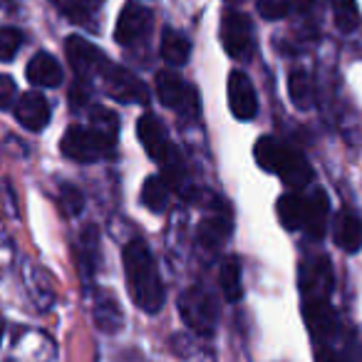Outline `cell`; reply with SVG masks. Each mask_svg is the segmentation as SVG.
Returning <instances> with one entry per match:
<instances>
[{"label":"cell","instance_id":"6da1fadb","mask_svg":"<svg viewBox=\"0 0 362 362\" xmlns=\"http://www.w3.org/2000/svg\"><path fill=\"white\" fill-rule=\"evenodd\" d=\"M124 276L127 291L136 308L154 315L164 305V283H161L159 268L146 248L144 241H129L124 246Z\"/></svg>","mask_w":362,"mask_h":362},{"label":"cell","instance_id":"7a4b0ae2","mask_svg":"<svg viewBox=\"0 0 362 362\" xmlns=\"http://www.w3.org/2000/svg\"><path fill=\"white\" fill-rule=\"evenodd\" d=\"M115 141L112 136L102 134L95 127H80L72 124L70 129L65 132L60 141V149L67 159L77 161V164H92V161H100L105 156L115 154Z\"/></svg>","mask_w":362,"mask_h":362},{"label":"cell","instance_id":"3957f363","mask_svg":"<svg viewBox=\"0 0 362 362\" xmlns=\"http://www.w3.org/2000/svg\"><path fill=\"white\" fill-rule=\"evenodd\" d=\"M179 313L181 320L187 322L197 335H214L218 322V308L216 300L209 291H204L202 286H194L189 291L181 293L179 298Z\"/></svg>","mask_w":362,"mask_h":362},{"label":"cell","instance_id":"277c9868","mask_svg":"<svg viewBox=\"0 0 362 362\" xmlns=\"http://www.w3.org/2000/svg\"><path fill=\"white\" fill-rule=\"evenodd\" d=\"M156 97L164 107L174 110L181 117L199 115V92L176 72L164 70L156 75Z\"/></svg>","mask_w":362,"mask_h":362},{"label":"cell","instance_id":"5b68a950","mask_svg":"<svg viewBox=\"0 0 362 362\" xmlns=\"http://www.w3.org/2000/svg\"><path fill=\"white\" fill-rule=\"evenodd\" d=\"M65 52H67V60H70L72 70H75V75L87 82L100 80L102 72H105L107 65H110L105 52L97 50L90 40H85V37H80V35L67 37Z\"/></svg>","mask_w":362,"mask_h":362},{"label":"cell","instance_id":"8992f818","mask_svg":"<svg viewBox=\"0 0 362 362\" xmlns=\"http://www.w3.org/2000/svg\"><path fill=\"white\" fill-rule=\"evenodd\" d=\"M221 45L236 60H248L253 52V25L243 13L223 11L221 16Z\"/></svg>","mask_w":362,"mask_h":362},{"label":"cell","instance_id":"52a82bcc","mask_svg":"<svg viewBox=\"0 0 362 362\" xmlns=\"http://www.w3.org/2000/svg\"><path fill=\"white\" fill-rule=\"evenodd\" d=\"M102 85H105V92L117 102H124V105H132V102H139L144 105L149 100V92H146L144 82L139 77H134L129 70L119 65H107V70L102 72Z\"/></svg>","mask_w":362,"mask_h":362},{"label":"cell","instance_id":"ba28073f","mask_svg":"<svg viewBox=\"0 0 362 362\" xmlns=\"http://www.w3.org/2000/svg\"><path fill=\"white\" fill-rule=\"evenodd\" d=\"M300 154V151L291 149L288 144H283L276 136H261L253 146V156H256L258 166L268 174H278L283 176L286 169L293 164V159Z\"/></svg>","mask_w":362,"mask_h":362},{"label":"cell","instance_id":"9c48e42d","mask_svg":"<svg viewBox=\"0 0 362 362\" xmlns=\"http://www.w3.org/2000/svg\"><path fill=\"white\" fill-rule=\"evenodd\" d=\"M228 107H231V115L241 122H248L258 115V97L246 72L233 70L228 75Z\"/></svg>","mask_w":362,"mask_h":362},{"label":"cell","instance_id":"30bf717a","mask_svg":"<svg viewBox=\"0 0 362 362\" xmlns=\"http://www.w3.org/2000/svg\"><path fill=\"white\" fill-rule=\"evenodd\" d=\"M149 28H151V11L136 6V3H129V6L122 8L119 18H117L115 40L124 47L134 45V42H139L149 33Z\"/></svg>","mask_w":362,"mask_h":362},{"label":"cell","instance_id":"8fae6325","mask_svg":"<svg viewBox=\"0 0 362 362\" xmlns=\"http://www.w3.org/2000/svg\"><path fill=\"white\" fill-rule=\"evenodd\" d=\"M16 119L25 129L40 132L50 122V105H47V100L40 92H25L16 105Z\"/></svg>","mask_w":362,"mask_h":362},{"label":"cell","instance_id":"7c38bea8","mask_svg":"<svg viewBox=\"0 0 362 362\" xmlns=\"http://www.w3.org/2000/svg\"><path fill=\"white\" fill-rule=\"evenodd\" d=\"M332 238L345 253H357L362 246V221L350 209H342L332 223Z\"/></svg>","mask_w":362,"mask_h":362},{"label":"cell","instance_id":"4fadbf2b","mask_svg":"<svg viewBox=\"0 0 362 362\" xmlns=\"http://www.w3.org/2000/svg\"><path fill=\"white\" fill-rule=\"evenodd\" d=\"M28 80L33 87H57L62 82V67L50 52H37L25 70Z\"/></svg>","mask_w":362,"mask_h":362},{"label":"cell","instance_id":"5bb4252c","mask_svg":"<svg viewBox=\"0 0 362 362\" xmlns=\"http://www.w3.org/2000/svg\"><path fill=\"white\" fill-rule=\"evenodd\" d=\"M278 221L288 228V231H298L305 226V214H308V197L300 194H283L276 204Z\"/></svg>","mask_w":362,"mask_h":362},{"label":"cell","instance_id":"9a60e30c","mask_svg":"<svg viewBox=\"0 0 362 362\" xmlns=\"http://www.w3.org/2000/svg\"><path fill=\"white\" fill-rule=\"evenodd\" d=\"M231 236V214H216L209 216L199 226V243L206 246L209 251H216L226 243V238Z\"/></svg>","mask_w":362,"mask_h":362},{"label":"cell","instance_id":"2e32d148","mask_svg":"<svg viewBox=\"0 0 362 362\" xmlns=\"http://www.w3.org/2000/svg\"><path fill=\"white\" fill-rule=\"evenodd\" d=\"M100 261V231L97 226L87 223L80 233V241H77V263H80V271L85 278H90L97 268Z\"/></svg>","mask_w":362,"mask_h":362},{"label":"cell","instance_id":"e0dca14e","mask_svg":"<svg viewBox=\"0 0 362 362\" xmlns=\"http://www.w3.org/2000/svg\"><path fill=\"white\" fill-rule=\"evenodd\" d=\"M327 211H330V202H327V194L322 189H315V192L308 197V214H305V233L310 238H322L327 226Z\"/></svg>","mask_w":362,"mask_h":362},{"label":"cell","instance_id":"ac0fdd59","mask_svg":"<svg viewBox=\"0 0 362 362\" xmlns=\"http://www.w3.org/2000/svg\"><path fill=\"white\" fill-rule=\"evenodd\" d=\"M189 55H192V42L181 35V33L166 28V30L161 33V57H164L166 65H171V67L187 65Z\"/></svg>","mask_w":362,"mask_h":362},{"label":"cell","instance_id":"d6986e66","mask_svg":"<svg viewBox=\"0 0 362 362\" xmlns=\"http://www.w3.org/2000/svg\"><path fill=\"white\" fill-rule=\"evenodd\" d=\"M169 197H171V184L164 176H149L141 187V204L149 209L151 214H161L169 206Z\"/></svg>","mask_w":362,"mask_h":362},{"label":"cell","instance_id":"ffe728a7","mask_svg":"<svg viewBox=\"0 0 362 362\" xmlns=\"http://www.w3.org/2000/svg\"><path fill=\"white\" fill-rule=\"evenodd\" d=\"M218 283H221V293L228 303H238L243 298L241 286V261L236 256L223 258L221 271H218Z\"/></svg>","mask_w":362,"mask_h":362},{"label":"cell","instance_id":"44dd1931","mask_svg":"<svg viewBox=\"0 0 362 362\" xmlns=\"http://www.w3.org/2000/svg\"><path fill=\"white\" fill-rule=\"evenodd\" d=\"M95 322H97V327H100L102 332H107V335H112V332L119 330L122 322H124V315H122L119 303H117L115 298H110V296H102L100 300H97V305H95Z\"/></svg>","mask_w":362,"mask_h":362},{"label":"cell","instance_id":"7402d4cb","mask_svg":"<svg viewBox=\"0 0 362 362\" xmlns=\"http://www.w3.org/2000/svg\"><path fill=\"white\" fill-rule=\"evenodd\" d=\"M288 95H291V102L298 107V110H310L313 107V80L305 70H293L291 77H288Z\"/></svg>","mask_w":362,"mask_h":362},{"label":"cell","instance_id":"603a6c76","mask_svg":"<svg viewBox=\"0 0 362 362\" xmlns=\"http://www.w3.org/2000/svg\"><path fill=\"white\" fill-rule=\"evenodd\" d=\"M305 317L315 335H332L335 332V315H332V310L327 308V303L322 298L320 300H308Z\"/></svg>","mask_w":362,"mask_h":362},{"label":"cell","instance_id":"cb8c5ba5","mask_svg":"<svg viewBox=\"0 0 362 362\" xmlns=\"http://www.w3.org/2000/svg\"><path fill=\"white\" fill-rule=\"evenodd\" d=\"M332 18L340 33H352L360 28V11H357L355 0H330Z\"/></svg>","mask_w":362,"mask_h":362},{"label":"cell","instance_id":"d4e9b609","mask_svg":"<svg viewBox=\"0 0 362 362\" xmlns=\"http://www.w3.org/2000/svg\"><path fill=\"white\" fill-rule=\"evenodd\" d=\"M52 3H55L70 21L90 23L92 13L97 11V3H100V0H52Z\"/></svg>","mask_w":362,"mask_h":362},{"label":"cell","instance_id":"484cf974","mask_svg":"<svg viewBox=\"0 0 362 362\" xmlns=\"http://www.w3.org/2000/svg\"><path fill=\"white\" fill-rule=\"evenodd\" d=\"M23 45V33L18 28H0V62H11Z\"/></svg>","mask_w":362,"mask_h":362},{"label":"cell","instance_id":"4316f807","mask_svg":"<svg viewBox=\"0 0 362 362\" xmlns=\"http://www.w3.org/2000/svg\"><path fill=\"white\" fill-rule=\"evenodd\" d=\"M90 124L95 127V129H100L102 134L117 139V132H119V119H117L115 112L107 110V107H97V110H92Z\"/></svg>","mask_w":362,"mask_h":362},{"label":"cell","instance_id":"83f0119b","mask_svg":"<svg viewBox=\"0 0 362 362\" xmlns=\"http://www.w3.org/2000/svg\"><path fill=\"white\" fill-rule=\"evenodd\" d=\"M60 206L65 211V216H77L85 206V197L77 187L72 184H62L60 187Z\"/></svg>","mask_w":362,"mask_h":362},{"label":"cell","instance_id":"f1b7e54d","mask_svg":"<svg viewBox=\"0 0 362 362\" xmlns=\"http://www.w3.org/2000/svg\"><path fill=\"white\" fill-rule=\"evenodd\" d=\"M256 8L266 21H281V18H286L291 3L288 0H256Z\"/></svg>","mask_w":362,"mask_h":362},{"label":"cell","instance_id":"f546056e","mask_svg":"<svg viewBox=\"0 0 362 362\" xmlns=\"http://www.w3.org/2000/svg\"><path fill=\"white\" fill-rule=\"evenodd\" d=\"M16 102V82L0 72V110H8Z\"/></svg>","mask_w":362,"mask_h":362},{"label":"cell","instance_id":"4dcf8cb0","mask_svg":"<svg viewBox=\"0 0 362 362\" xmlns=\"http://www.w3.org/2000/svg\"><path fill=\"white\" fill-rule=\"evenodd\" d=\"M87 100H90V82L77 77L75 85H72V90H70V102H72V105H77V107H82Z\"/></svg>","mask_w":362,"mask_h":362},{"label":"cell","instance_id":"1f68e13d","mask_svg":"<svg viewBox=\"0 0 362 362\" xmlns=\"http://www.w3.org/2000/svg\"><path fill=\"white\" fill-rule=\"evenodd\" d=\"M322 6V0H296V8L300 13H315Z\"/></svg>","mask_w":362,"mask_h":362},{"label":"cell","instance_id":"d6a6232c","mask_svg":"<svg viewBox=\"0 0 362 362\" xmlns=\"http://www.w3.org/2000/svg\"><path fill=\"white\" fill-rule=\"evenodd\" d=\"M317 362H340V357H337L335 352L325 350V352H320V355H317Z\"/></svg>","mask_w":362,"mask_h":362},{"label":"cell","instance_id":"836d02e7","mask_svg":"<svg viewBox=\"0 0 362 362\" xmlns=\"http://www.w3.org/2000/svg\"><path fill=\"white\" fill-rule=\"evenodd\" d=\"M0 337H3V317H0Z\"/></svg>","mask_w":362,"mask_h":362}]
</instances>
